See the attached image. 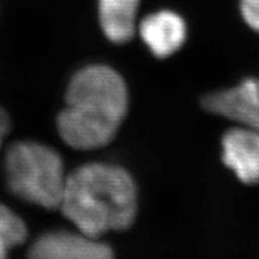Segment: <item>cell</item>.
<instances>
[{"instance_id":"6da1fadb","label":"cell","mask_w":259,"mask_h":259,"mask_svg":"<svg viewBox=\"0 0 259 259\" xmlns=\"http://www.w3.org/2000/svg\"><path fill=\"white\" fill-rule=\"evenodd\" d=\"M122 77L106 65H92L73 76L58 130L67 145L79 150L105 147L115 137L127 112Z\"/></svg>"},{"instance_id":"30bf717a","label":"cell","mask_w":259,"mask_h":259,"mask_svg":"<svg viewBox=\"0 0 259 259\" xmlns=\"http://www.w3.org/2000/svg\"><path fill=\"white\" fill-rule=\"evenodd\" d=\"M240 11L246 23L259 31V0H240Z\"/></svg>"},{"instance_id":"7a4b0ae2","label":"cell","mask_w":259,"mask_h":259,"mask_svg":"<svg viewBox=\"0 0 259 259\" xmlns=\"http://www.w3.org/2000/svg\"><path fill=\"white\" fill-rule=\"evenodd\" d=\"M59 209L79 232L99 239L132 226L137 189L124 168L99 162L83 164L66 177Z\"/></svg>"},{"instance_id":"3957f363","label":"cell","mask_w":259,"mask_h":259,"mask_svg":"<svg viewBox=\"0 0 259 259\" xmlns=\"http://www.w3.org/2000/svg\"><path fill=\"white\" fill-rule=\"evenodd\" d=\"M6 183L11 192L45 209L59 208L66 183L59 153L36 142H18L5 157Z\"/></svg>"},{"instance_id":"9c48e42d","label":"cell","mask_w":259,"mask_h":259,"mask_svg":"<svg viewBox=\"0 0 259 259\" xmlns=\"http://www.w3.org/2000/svg\"><path fill=\"white\" fill-rule=\"evenodd\" d=\"M27 239V227L23 220L0 204V259L5 258L15 246L22 245Z\"/></svg>"},{"instance_id":"277c9868","label":"cell","mask_w":259,"mask_h":259,"mask_svg":"<svg viewBox=\"0 0 259 259\" xmlns=\"http://www.w3.org/2000/svg\"><path fill=\"white\" fill-rule=\"evenodd\" d=\"M200 102L205 111L259 131V79L246 78L234 88L206 94Z\"/></svg>"},{"instance_id":"ba28073f","label":"cell","mask_w":259,"mask_h":259,"mask_svg":"<svg viewBox=\"0 0 259 259\" xmlns=\"http://www.w3.org/2000/svg\"><path fill=\"white\" fill-rule=\"evenodd\" d=\"M138 5L139 0H99L100 24L112 42L124 44L134 36Z\"/></svg>"},{"instance_id":"8fae6325","label":"cell","mask_w":259,"mask_h":259,"mask_svg":"<svg viewBox=\"0 0 259 259\" xmlns=\"http://www.w3.org/2000/svg\"><path fill=\"white\" fill-rule=\"evenodd\" d=\"M10 130V119L9 115L3 108H0V144H2L3 139L8 135Z\"/></svg>"},{"instance_id":"52a82bcc","label":"cell","mask_w":259,"mask_h":259,"mask_svg":"<svg viewBox=\"0 0 259 259\" xmlns=\"http://www.w3.org/2000/svg\"><path fill=\"white\" fill-rule=\"evenodd\" d=\"M139 34L151 53L158 58H166L183 46L186 38V24L176 12L161 10L142 19Z\"/></svg>"},{"instance_id":"5b68a950","label":"cell","mask_w":259,"mask_h":259,"mask_svg":"<svg viewBox=\"0 0 259 259\" xmlns=\"http://www.w3.org/2000/svg\"><path fill=\"white\" fill-rule=\"evenodd\" d=\"M28 254L36 259H109L113 251L82 232L56 231L36 239Z\"/></svg>"},{"instance_id":"8992f818","label":"cell","mask_w":259,"mask_h":259,"mask_svg":"<svg viewBox=\"0 0 259 259\" xmlns=\"http://www.w3.org/2000/svg\"><path fill=\"white\" fill-rule=\"evenodd\" d=\"M222 160L246 185L259 184V131L228 130L222 137Z\"/></svg>"}]
</instances>
